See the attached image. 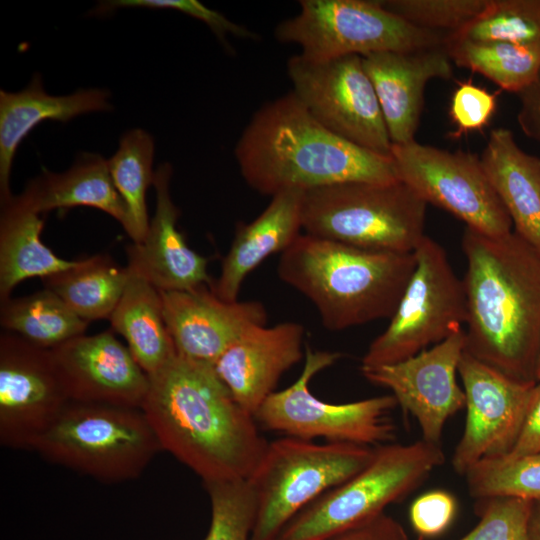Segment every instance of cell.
Masks as SVG:
<instances>
[{"label":"cell","instance_id":"cell-39","mask_svg":"<svg viewBox=\"0 0 540 540\" xmlns=\"http://www.w3.org/2000/svg\"><path fill=\"white\" fill-rule=\"evenodd\" d=\"M457 512L455 497L445 490H432L416 498L409 509L410 523L421 540L444 533Z\"/></svg>","mask_w":540,"mask_h":540},{"label":"cell","instance_id":"cell-37","mask_svg":"<svg viewBox=\"0 0 540 540\" xmlns=\"http://www.w3.org/2000/svg\"><path fill=\"white\" fill-rule=\"evenodd\" d=\"M118 8L169 9L181 12L205 23L222 43H226L228 34L251 40L258 36L198 0H110L97 5L93 13H110Z\"/></svg>","mask_w":540,"mask_h":540},{"label":"cell","instance_id":"cell-16","mask_svg":"<svg viewBox=\"0 0 540 540\" xmlns=\"http://www.w3.org/2000/svg\"><path fill=\"white\" fill-rule=\"evenodd\" d=\"M465 345V330L460 329L410 358L361 373L391 390L401 409L417 420L424 441L440 444L446 421L465 407V393L456 380Z\"/></svg>","mask_w":540,"mask_h":540},{"label":"cell","instance_id":"cell-31","mask_svg":"<svg viewBox=\"0 0 540 540\" xmlns=\"http://www.w3.org/2000/svg\"><path fill=\"white\" fill-rule=\"evenodd\" d=\"M154 152L151 134L141 128H133L122 135L118 149L107 159L112 181L128 210L126 232L133 243L143 241L150 223L146 192L153 185Z\"/></svg>","mask_w":540,"mask_h":540},{"label":"cell","instance_id":"cell-38","mask_svg":"<svg viewBox=\"0 0 540 540\" xmlns=\"http://www.w3.org/2000/svg\"><path fill=\"white\" fill-rule=\"evenodd\" d=\"M497 108V94L463 81L455 89L450 103V118L456 127L453 138L482 130L490 122Z\"/></svg>","mask_w":540,"mask_h":540},{"label":"cell","instance_id":"cell-7","mask_svg":"<svg viewBox=\"0 0 540 540\" xmlns=\"http://www.w3.org/2000/svg\"><path fill=\"white\" fill-rule=\"evenodd\" d=\"M440 444L423 439L375 447L371 461L298 513L277 540H327L384 513L444 462Z\"/></svg>","mask_w":540,"mask_h":540},{"label":"cell","instance_id":"cell-43","mask_svg":"<svg viewBox=\"0 0 540 540\" xmlns=\"http://www.w3.org/2000/svg\"><path fill=\"white\" fill-rule=\"evenodd\" d=\"M529 540H540V500L533 501L528 520Z\"/></svg>","mask_w":540,"mask_h":540},{"label":"cell","instance_id":"cell-26","mask_svg":"<svg viewBox=\"0 0 540 540\" xmlns=\"http://www.w3.org/2000/svg\"><path fill=\"white\" fill-rule=\"evenodd\" d=\"M44 219L20 194L1 204L0 300L23 280L46 277L79 262L59 258L40 239Z\"/></svg>","mask_w":540,"mask_h":540},{"label":"cell","instance_id":"cell-9","mask_svg":"<svg viewBox=\"0 0 540 540\" xmlns=\"http://www.w3.org/2000/svg\"><path fill=\"white\" fill-rule=\"evenodd\" d=\"M300 10L275 28V38L326 60L443 46L446 34L411 25L375 0H301Z\"/></svg>","mask_w":540,"mask_h":540},{"label":"cell","instance_id":"cell-25","mask_svg":"<svg viewBox=\"0 0 540 540\" xmlns=\"http://www.w3.org/2000/svg\"><path fill=\"white\" fill-rule=\"evenodd\" d=\"M21 195L40 214L88 206L109 214L125 231L128 228V210L112 181L107 160L96 153L78 155L64 172L44 169L27 183Z\"/></svg>","mask_w":540,"mask_h":540},{"label":"cell","instance_id":"cell-32","mask_svg":"<svg viewBox=\"0 0 540 540\" xmlns=\"http://www.w3.org/2000/svg\"><path fill=\"white\" fill-rule=\"evenodd\" d=\"M446 35L478 42L540 44V0H489L478 16Z\"/></svg>","mask_w":540,"mask_h":540},{"label":"cell","instance_id":"cell-5","mask_svg":"<svg viewBox=\"0 0 540 540\" xmlns=\"http://www.w3.org/2000/svg\"><path fill=\"white\" fill-rule=\"evenodd\" d=\"M161 450L141 409L69 401L32 451L112 484L138 478Z\"/></svg>","mask_w":540,"mask_h":540},{"label":"cell","instance_id":"cell-29","mask_svg":"<svg viewBox=\"0 0 540 540\" xmlns=\"http://www.w3.org/2000/svg\"><path fill=\"white\" fill-rule=\"evenodd\" d=\"M444 49L457 66L479 73L518 94L540 74V44L478 42L445 36Z\"/></svg>","mask_w":540,"mask_h":540},{"label":"cell","instance_id":"cell-14","mask_svg":"<svg viewBox=\"0 0 540 540\" xmlns=\"http://www.w3.org/2000/svg\"><path fill=\"white\" fill-rule=\"evenodd\" d=\"M69 399L51 350L17 334L0 336V444L33 450Z\"/></svg>","mask_w":540,"mask_h":540},{"label":"cell","instance_id":"cell-6","mask_svg":"<svg viewBox=\"0 0 540 540\" xmlns=\"http://www.w3.org/2000/svg\"><path fill=\"white\" fill-rule=\"evenodd\" d=\"M426 207L401 181L330 185L303 193L302 229L363 250L413 253L425 237Z\"/></svg>","mask_w":540,"mask_h":540},{"label":"cell","instance_id":"cell-27","mask_svg":"<svg viewBox=\"0 0 540 540\" xmlns=\"http://www.w3.org/2000/svg\"><path fill=\"white\" fill-rule=\"evenodd\" d=\"M109 320L147 375L158 371L176 355L164 320L160 291L147 280L131 273Z\"/></svg>","mask_w":540,"mask_h":540},{"label":"cell","instance_id":"cell-13","mask_svg":"<svg viewBox=\"0 0 540 540\" xmlns=\"http://www.w3.org/2000/svg\"><path fill=\"white\" fill-rule=\"evenodd\" d=\"M390 156L399 181L427 204L453 214L480 233L503 236L512 222L494 191L480 157L450 152L416 140L392 145Z\"/></svg>","mask_w":540,"mask_h":540},{"label":"cell","instance_id":"cell-41","mask_svg":"<svg viewBox=\"0 0 540 540\" xmlns=\"http://www.w3.org/2000/svg\"><path fill=\"white\" fill-rule=\"evenodd\" d=\"M327 540H409L402 526L385 512Z\"/></svg>","mask_w":540,"mask_h":540},{"label":"cell","instance_id":"cell-42","mask_svg":"<svg viewBox=\"0 0 540 540\" xmlns=\"http://www.w3.org/2000/svg\"><path fill=\"white\" fill-rule=\"evenodd\" d=\"M517 95L520 101L518 125L527 137L540 143V74Z\"/></svg>","mask_w":540,"mask_h":540},{"label":"cell","instance_id":"cell-44","mask_svg":"<svg viewBox=\"0 0 540 540\" xmlns=\"http://www.w3.org/2000/svg\"><path fill=\"white\" fill-rule=\"evenodd\" d=\"M536 378H537V381H540V356H539V361H538V366H537Z\"/></svg>","mask_w":540,"mask_h":540},{"label":"cell","instance_id":"cell-1","mask_svg":"<svg viewBox=\"0 0 540 540\" xmlns=\"http://www.w3.org/2000/svg\"><path fill=\"white\" fill-rule=\"evenodd\" d=\"M149 377L141 410L162 450L203 481L247 480L268 441L212 364L176 355Z\"/></svg>","mask_w":540,"mask_h":540},{"label":"cell","instance_id":"cell-12","mask_svg":"<svg viewBox=\"0 0 540 540\" xmlns=\"http://www.w3.org/2000/svg\"><path fill=\"white\" fill-rule=\"evenodd\" d=\"M291 91L307 111L336 135L390 156L392 143L361 56L313 60L301 54L287 61Z\"/></svg>","mask_w":540,"mask_h":540},{"label":"cell","instance_id":"cell-23","mask_svg":"<svg viewBox=\"0 0 540 540\" xmlns=\"http://www.w3.org/2000/svg\"><path fill=\"white\" fill-rule=\"evenodd\" d=\"M301 191L272 196L270 203L253 221L238 226L223 258L221 272L211 289L222 300H238L245 278L269 256L284 252L302 229Z\"/></svg>","mask_w":540,"mask_h":540},{"label":"cell","instance_id":"cell-28","mask_svg":"<svg viewBox=\"0 0 540 540\" xmlns=\"http://www.w3.org/2000/svg\"><path fill=\"white\" fill-rule=\"evenodd\" d=\"M107 254L79 260L70 269L41 278L44 288L58 295L83 320L110 318L130 278Z\"/></svg>","mask_w":540,"mask_h":540},{"label":"cell","instance_id":"cell-10","mask_svg":"<svg viewBox=\"0 0 540 540\" xmlns=\"http://www.w3.org/2000/svg\"><path fill=\"white\" fill-rule=\"evenodd\" d=\"M413 253L414 272L387 328L362 357L360 370L400 362L463 329L464 285L446 251L425 235Z\"/></svg>","mask_w":540,"mask_h":540},{"label":"cell","instance_id":"cell-34","mask_svg":"<svg viewBox=\"0 0 540 540\" xmlns=\"http://www.w3.org/2000/svg\"><path fill=\"white\" fill-rule=\"evenodd\" d=\"M211 518L203 540H251L257 504L247 480L203 483Z\"/></svg>","mask_w":540,"mask_h":540},{"label":"cell","instance_id":"cell-33","mask_svg":"<svg viewBox=\"0 0 540 540\" xmlns=\"http://www.w3.org/2000/svg\"><path fill=\"white\" fill-rule=\"evenodd\" d=\"M475 499L508 496L540 500V452L521 457L486 458L465 475Z\"/></svg>","mask_w":540,"mask_h":540},{"label":"cell","instance_id":"cell-17","mask_svg":"<svg viewBox=\"0 0 540 540\" xmlns=\"http://www.w3.org/2000/svg\"><path fill=\"white\" fill-rule=\"evenodd\" d=\"M51 353L69 401L142 408L149 377L112 331L78 336Z\"/></svg>","mask_w":540,"mask_h":540},{"label":"cell","instance_id":"cell-3","mask_svg":"<svg viewBox=\"0 0 540 540\" xmlns=\"http://www.w3.org/2000/svg\"><path fill=\"white\" fill-rule=\"evenodd\" d=\"M234 152L245 182L271 197L342 183L399 181L391 156L331 132L292 92L254 113Z\"/></svg>","mask_w":540,"mask_h":540},{"label":"cell","instance_id":"cell-18","mask_svg":"<svg viewBox=\"0 0 540 540\" xmlns=\"http://www.w3.org/2000/svg\"><path fill=\"white\" fill-rule=\"evenodd\" d=\"M164 320L176 353L212 364L246 330L266 325L259 301H225L208 285L160 291Z\"/></svg>","mask_w":540,"mask_h":540},{"label":"cell","instance_id":"cell-11","mask_svg":"<svg viewBox=\"0 0 540 540\" xmlns=\"http://www.w3.org/2000/svg\"><path fill=\"white\" fill-rule=\"evenodd\" d=\"M339 352L305 347L304 366L289 387L275 391L255 413L264 429L285 436L313 441L380 446L391 441L395 426L392 411L395 397L382 395L349 403H329L314 396L309 384L322 370L335 364Z\"/></svg>","mask_w":540,"mask_h":540},{"label":"cell","instance_id":"cell-24","mask_svg":"<svg viewBox=\"0 0 540 540\" xmlns=\"http://www.w3.org/2000/svg\"><path fill=\"white\" fill-rule=\"evenodd\" d=\"M479 157L514 232L540 254V158L524 152L506 128L490 132Z\"/></svg>","mask_w":540,"mask_h":540},{"label":"cell","instance_id":"cell-20","mask_svg":"<svg viewBox=\"0 0 540 540\" xmlns=\"http://www.w3.org/2000/svg\"><path fill=\"white\" fill-rule=\"evenodd\" d=\"M172 174V166L167 162L161 163L154 173L155 212L143 241L126 248L127 267L159 291L212 287L208 259L193 251L177 228L180 210L170 194Z\"/></svg>","mask_w":540,"mask_h":540},{"label":"cell","instance_id":"cell-2","mask_svg":"<svg viewBox=\"0 0 540 540\" xmlns=\"http://www.w3.org/2000/svg\"><path fill=\"white\" fill-rule=\"evenodd\" d=\"M465 351L521 382H537L540 254L514 231L489 236L465 227Z\"/></svg>","mask_w":540,"mask_h":540},{"label":"cell","instance_id":"cell-40","mask_svg":"<svg viewBox=\"0 0 540 540\" xmlns=\"http://www.w3.org/2000/svg\"><path fill=\"white\" fill-rule=\"evenodd\" d=\"M540 452V381L529 395L524 420L518 439L506 457H521Z\"/></svg>","mask_w":540,"mask_h":540},{"label":"cell","instance_id":"cell-19","mask_svg":"<svg viewBox=\"0 0 540 540\" xmlns=\"http://www.w3.org/2000/svg\"><path fill=\"white\" fill-rule=\"evenodd\" d=\"M304 336V327L297 322L251 327L213 367L234 399L255 417L282 375L305 356Z\"/></svg>","mask_w":540,"mask_h":540},{"label":"cell","instance_id":"cell-35","mask_svg":"<svg viewBox=\"0 0 540 540\" xmlns=\"http://www.w3.org/2000/svg\"><path fill=\"white\" fill-rule=\"evenodd\" d=\"M488 1L383 0L381 4L413 26L436 32L448 30L447 34H450L478 16L486 8Z\"/></svg>","mask_w":540,"mask_h":540},{"label":"cell","instance_id":"cell-22","mask_svg":"<svg viewBox=\"0 0 540 540\" xmlns=\"http://www.w3.org/2000/svg\"><path fill=\"white\" fill-rule=\"evenodd\" d=\"M112 109L110 93L103 88L80 89L68 95H51L42 77L35 74L28 85L17 92L0 90V202H7L10 176L16 151L23 139L38 124L53 120L66 123L71 119Z\"/></svg>","mask_w":540,"mask_h":540},{"label":"cell","instance_id":"cell-15","mask_svg":"<svg viewBox=\"0 0 540 540\" xmlns=\"http://www.w3.org/2000/svg\"><path fill=\"white\" fill-rule=\"evenodd\" d=\"M466 398V423L452 467L466 475L479 461L508 455L514 447L533 385L515 380L464 351L458 365Z\"/></svg>","mask_w":540,"mask_h":540},{"label":"cell","instance_id":"cell-36","mask_svg":"<svg viewBox=\"0 0 540 540\" xmlns=\"http://www.w3.org/2000/svg\"><path fill=\"white\" fill-rule=\"evenodd\" d=\"M531 500L498 496L476 499L477 525L460 540H529Z\"/></svg>","mask_w":540,"mask_h":540},{"label":"cell","instance_id":"cell-21","mask_svg":"<svg viewBox=\"0 0 540 540\" xmlns=\"http://www.w3.org/2000/svg\"><path fill=\"white\" fill-rule=\"evenodd\" d=\"M374 87L392 145L415 140L431 79H449L452 61L444 46L415 51H385L362 57Z\"/></svg>","mask_w":540,"mask_h":540},{"label":"cell","instance_id":"cell-4","mask_svg":"<svg viewBox=\"0 0 540 540\" xmlns=\"http://www.w3.org/2000/svg\"><path fill=\"white\" fill-rule=\"evenodd\" d=\"M414 253L363 250L300 234L281 253L277 273L316 307L333 331L390 319L414 272Z\"/></svg>","mask_w":540,"mask_h":540},{"label":"cell","instance_id":"cell-30","mask_svg":"<svg viewBox=\"0 0 540 540\" xmlns=\"http://www.w3.org/2000/svg\"><path fill=\"white\" fill-rule=\"evenodd\" d=\"M0 323L9 332L49 350L84 335L89 324L46 288L2 301Z\"/></svg>","mask_w":540,"mask_h":540},{"label":"cell","instance_id":"cell-8","mask_svg":"<svg viewBox=\"0 0 540 540\" xmlns=\"http://www.w3.org/2000/svg\"><path fill=\"white\" fill-rule=\"evenodd\" d=\"M374 451L353 443L319 444L289 436L268 442L247 479L257 504L251 540H277L298 513L360 472Z\"/></svg>","mask_w":540,"mask_h":540}]
</instances>
